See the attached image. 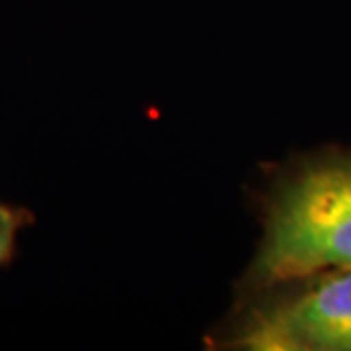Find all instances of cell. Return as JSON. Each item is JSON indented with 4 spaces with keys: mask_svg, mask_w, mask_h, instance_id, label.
<instances>
[{
    "mask_svg": "<svg viewBox=\"0 0 351 351\" xmlns=\"http://www.w3.org/2000/svg\"><path fill=\"white\" fill-rule=\"evenodd\" d=\"M215 348L351 351V265L242 289Z\"/></svg>",
    "mask_w": 351,
    "mask_h": 351,
    "instance_id": "obj_2",
    "label": "cell"
},
{
    "mask_svg": "<svg viewBox=\"0 0 351 351\" xmlns=\"http://www.w3.org/2000/svg\"><path fill=\"white\" fill-rule=\"evenodd\" d=\"M36 223L29 209L0 201V267H8L18 254V234Z\"/></svg>",
    "mask_w": 351,
    "mask_h": 351,
    "instance_id": "obj_3",
    "label": "cell"
},
{
    "mask_svg": "<svg viewBox=\"0 0 351 351\" xmlns=\"http://www.w3.org/2000/svg\"><path fill=\"white\" fill-rule=\"evenodd\" d=\"M262 240L240 287L351 265V156H322L276 178Z\"/></svg>",
    "mask_w": 351,
    "mask_h": 351,
    "instance_id": "obj_1",
    "label": "cell"
}]
</instances>
